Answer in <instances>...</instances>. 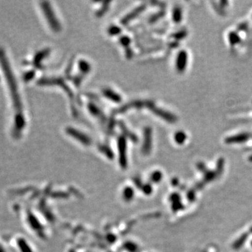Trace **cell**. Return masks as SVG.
Returning <instances> with one entry per match:
<instances>
[{"instance_id":"6da1fadb","label":"cell","mask_w":252,"mask_h":252,"mask_svg":"<svg viewBox=\"0 0 252 252\" xmlns=\"http://www.w3.org/2000/svg\"><path fill=\"white\" fill-rule=\"evenodd\" d=\"M41 9H42L44 14H45L46 19H47L51 29L55 32L61 31V24H60L59 20L54 14V10L52 9L49 3H41Z\"/></svg>"},{"instance_id":"7a4b0ae2","label":"cell","mask_w":252,"mask_h":252,"mask_svg":"<svg viewBox=\"0 0 252 252\" xmlns=\"http://www.w3.org/2000/svg\"><path fill=\"white\" fill-rule=\"evenodd\" d=\"M146 107H148L149 109L152 110L154 114H157L159 117L162 118L166 122L175 123L177 121V118H176L175 115L163 110V109L156 107L153 102H146Z\"/></svg>"},{"instance_id":"3957f363","label":"cell","mask_w":252,"mask_h":252,"mask_svg":"<svg viewBox=\"0 0 252 252\" xmlns=\"http://www.w3.org/2000/svg\"><path fill=\"white\" fill-rule=\"evenodd\" d=\"M66 132L69 134V135L72 136V137H74L77 140L80 141L83 144H89L91 143L90 138L87 135L82 133L80 131L76 130L75 128L70 127H67L66 129Z\"/></svg>"},{"instance_id":"277c9868","label":"cell","mask_w":252,"mask_h":252,"mask_svg":"<svg viewBox=\"0 0 252 252\" xmlns=\"http://www.w3.org/2000/svg\"><path fill=\"white\" fill-rule=\"evenodd\" d=\"M145 9V4L141 5V6L136 8V9L133 10L132 12L127 14L125 18H123L122 21V24L124 25V26H126V25L128 24V23H130L131 21L135 19V18H137L139 15L142 14V13L143 12L144 10Z\"/></svg>"},{"instance_id":"5b68a950","label":"cell","mask_w":252,"mask_h":252,"mask_svg":"<svg viewBox=\"0 0 252 252\" xmlns=\"http://www.w3.org/2000/svg\"><path fill=\"white\" fill-rule=\"evenodd\" d=\"M187 59H188V56H187L186 51H181L180 54H178L176 66H177V69L179 72H182L185 71L187 64Z\"/></svg>"},{"instance_id":"8992f818","label":"cell","mask_w":252,"mask_h":252,"mask_svg":"<svg viewBox=\"0 0 252 252\" xmlns=\"http://www.w3.org/2000/svg\"><path fill=\"white\" fill-rule=\"evenodd\" d=\"M144 151L147 152L150 149L151 144H152V130L150 127H147L144 129Z\"/></svg>"},{"instance_id":"52a82bcc","label":"cell","mask_w":252,"mask_h":252,"mask_svg":"<svg viewBox=\"0 0 252 252\" xmlns=\"http://www.w3.org/2000/svg\"><path fill=\"white\" fill-rule=\"evenodd\" d=\"M146 107V102H142V101H135V102H130V103L127 104L126 105L121 107L120 109H118L117 113H124L126 111L132 108H142V107Z\"/></svg>"},{"instance_id":"ba28073f","label":"cell","mask_w":252,"mask_h":252,"mask_svg":"<svg viewBox=\"0 0 252 252\" xmlns=\"http://www.w3.org/2000/svg\"><path fill=\"white\" fill-rule=\"evenodd\" d=\"M102 92H103L104 95L107 98L112 100V102H116V103H119V102H122V98L120 94L114 92V91L111 90V89H104Z\"/></svg>"},{"instance_id":"9c48e42d","label":"cell","mask_w":252,"mask_h":252,"mask_svg":"<svg viewBox=\"0 0 252 252\" xmlns=\"http://www.w3.org/2000/svg\"><path fill=\"white\" fill-rule=\"evenodd\" d=\"M88 109H89V110L90 111L91 114L94 116V117H97L98 119H102V120H104V116L103 113L102 112V111H101L97 106L94 105V104H89V105H88Z\"/></svg>"},{"instance_id":"30bf717a","label":"cell","mask_w":252,"mask_h":252,"mask_svg":"<svg viewBox=\"0 0 252 252\" xmlns=\"http://www.w3.org/2000/svg\"><path fill=\"white\" fill-rule=\"evenodd\" d=\"M119 127H121V129H122L123 132H124V134H125L126 135H127V137H130L131 140L135 141H135H137V137H136V136L134 135V134H132L130 130H127V127H126V126L124 125L122 122L119 123Z\"/></svg>"},{"instance_id":"8fae6325","label":"cell","mask_w":252,"mask_h":252,"mask_svg":"<svg viewBox=\"0 0 252 252\" xmlns=\"http://www.w3.org/2000/svg\"><path fill=\"white\" fill-rule=\"evenodd\" d=\"M79 69L83 73L89 72L91 71V64L87 61H81L79 63Z\"/></svg>"},{"instance_id":"7c38bea8","label":"cell","mask_w":252,"mask_h":252,"mask_svg":"<svg viewBox=\"0 0 252 252\" xmlns=\"http://www.w3.org/2000/svg\"><path fill=\"white\" fill-rule=\"evenodd\" d=\"M248 135L245 134V135H236L235 137H229L228 141L229 142H243V141L248 140Z\"/></svg>"},{"instance_id":"4fadbf2b","label":"cell","mask_w":252,"mask_h":252,"mask_svg":"<svg viewBox=\"0 0 252 252\" xmlns=\"http://www.w3.org/2000/svg\"><path fill=\"white\" fill-rule=\"evenodd\" d=\"M172 18H173V21L175 23L180 22L181 20H182V11H181L180 8L177 7L173 10Z\"/></svg>"},{"instance_id":"5bb4252c","label":"cell","mask_w":252,"mask_h":252,"mask_svg":"<svg viewBox=\"0 0 252 252\" xmlns=\"http://www.w3.org/2000/svg\"><path fill=\"white\" fill-rule=\"evenodd\" d=\"M49 51H48V50H45V51H43L39 53V54L36 56L35 63H36V64H39L41 60L44 59V58H45L46 56L49 54Z\"/></svg>"},{"instance_id":"9a60e30c","label":"cell","mask_w":252,"mask_h":252,"mask_svg":"<svg viewBox=\"0 0 252 252\" xmlns=\"http://www.w3.org/2000/svg\"><path fill=\"white\" fill-rule=\"evenodd\" d=\"M121 32H122V30H121L120 28L117 27V26H112L109 29V34L113 36L118 35V34H120Z\"/></svg>"},{"instance_id":"2e32d148","label":"cell","mask_w":252,"mask_h":252,"mask_svg":"<svg viewBox=\"0 0 252 252\" xmlns=\"http://www.w3.org/2000/svg\"><path fill=\"white\" fill-rule=\"evenodd\" d=\"M109 2H108V1H107V2H104V4L103 5V6H102V7H101L100 9L98 10V11H97V14H96V15H97V16H98V17H99V16H102V15H103L104 13H105L106 11H107V10L109 8Z\"/></svg>"},{"instance_id":"e0dca14e","label":"cell","mask_w":252,"mask_h":252,"mask_svg":"<svg viewBox=\"0 0 252 252\" xmlns=\"http://www.w3.org/2000/svg\"><path fill=\"white\" fill-rule=\"evenodd\" d=\"M186 139V135L184 132H178L176 133L175 140L178 143H182Z\"/></svg>"},{"instance_id":"ac0fdd59","label":"cell","mask_w":252,"mask_h":252,"mask_svg":"<svg viewBox=\"0 0 252 252\" xmlns=\"http://www.w3.org/2000/svg\"><path fill=\"white\" fill-rule=\"evenodd\" d=\"M120 43L124 46H128L130 44V39L127 36H122L120 38Z\"/></svg>"},{"instance_id":"d6986e66","label":"cell","mask_w":252,"mask_h":252,"mask_svg":"<svg viewBox=\"0 0 252 252\" xmlns=\"http://www.w3.org/2000/svg\"><path fill=\"white\" fill-rule=\"evenodd\" d=\"M230 42L232 43V44H236V43L238 42V36L236 35L235 34H230V37H229Z\"/></svg>"}]
</instances>
